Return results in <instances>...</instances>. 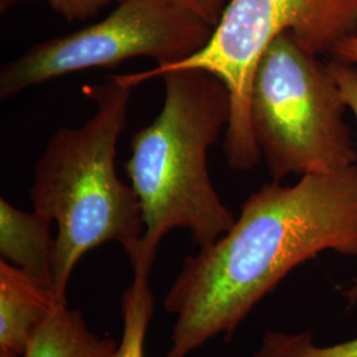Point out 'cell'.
Masks as SVG:
<instances>
[{
	"label": "cell",
	"instance_id": "8",
	"mask_svg": "<svg viewBox=\"0 0 357 357\" xmlns=\"http://www.w3.org/2000/svg\"><path fill=\"white\" fill-rule=\"evenodd\" d=\"M48 217L36 211L24 212L0 200V255L53 295L56 240Z\"/></svg>",
	"mask_w": 357,
	"mask_h": 357
},
{
	"label": "cell",
	"instance_id": "10",
	"mask_svg": "<svg viewBox=\"0 0 357 357\" xmlns=\"http://www.w3.org/2000/svg\"><path fill=\"white\" fill-rule=\"evenodd\" d=\"M150 274L134 271V280L121 296L122 340L112 357H144L146 335L153 319L155 301L149 286Z\"/></svg>",
	"mask_w": 357,
	"mask_h": 357
},
{
	"label": "cell",
	"instance_id": "6",
	"mask_svg": "<svg viewBox=\"0 0 357 357\" xmlns=\"http://www.w3.org/2000/svg\"><path fill=\"white\" fill-rule=\"evenodd\" d=\"M213 28L174 0H123L103 20L33 45L0 72V98L93 68L150 57L175 64L202 51Z\"/></svg>",
	"mask_w": 357,
	"mask_h": 357
},
{
	"label": "cell",
	"instance_id": "1",
	"mask_svg": "<svg viewBox=\"0 0 357 357\" xmlns=\"http://www.w3.org/2000/svg\"><path fill=\"white\" fill-rule=\"evenodd\" d=\"M327 250L357 257V165L265 184L229 231L187 257L163 301L175 317L165 357L229 340L293 268Z\"/></svg>",
	"mask_w": 357,
	"mask_h": 357
},
{
	"label": "cell",
	"instance_id": "12",
	"mask_svg": "<svg viewBox=\"0 0 357 357\" xmlns=\"http://www.w3.org/2000/svg\"><path fill=\"white\" fill-rule=\"evenodd\" d=\"M328 64V68L331 70L332 76L335 81L337 82L339 88L342 90L343 98L345 103L355 115L357 121V65L344 63L342 60L333 59ZM343 296L347 299L349 306H354L357 303V277L352 282V284L342 291Z\"/></svg>",
	"mask_w": 357,
	"mask_h": 357
},
{
	"label": "cell",
	"instance_id": "16",
	"mask_svg": "<svg viewBox=\"0 0 357 357\" xmlns=\"http://www.w3.org/2000/svg\"><path fill=\"white\" fill-rule=\"evenodd\" d=\"M20 1H24V0H0V4H1V13L10 10L13 6H16L17 3Z\"/></svg>",
	"mask_w": 357,
	"mask_h": 357
},
{
	"label": "cell",
	"instance_id": "3",
	"mask_svg": "<svg viewBox=\"0 0 357 357\" xmlns=\"http://www.w3.org/2000/svg\"><path fill=\"white\" fill-rule=\"evenodd\" d=\"M131 85L125 76L86 85L97 110L81 128H60L35 168L33 211L57 224L53 298L66 306V290L79 259L94 248L118 243L138 261L144 224L139 199L118 178L115 155L126 126Z\"/></svg>",
	"mask_w": 357,
	"mask_h": 357
},
{
	"label": "cell",
	"instance_id": "5",
	"mask_svg": "<svg viewBox=\"0 0 357 357\" xmlns=\"http://www.w3.org/2000/svg\"><path fill=\"white\" fill-rule=\"evenodd\" d=\"M283 32L315 56L331 54L340 41L357 35V0H229L202 51L126 79L137 85L174 69H202L222 79L231 98L227 162L233 169H250L262 158L249 113L253 76L264 52Z\"/></svg>",
	"mask_w": 357,
	"mask_h": 357
},
{
	"label": "cell",
	"instance_id": "11",
	"mask_svg": "<svg viewBox=\"0 0 357 357\" xmlns=\"http://www.w3.org/2000/svg\"><path fill=\"white\" fill-rule=\"evenodd\" d=\"M253 357H357V337L320 347L310 332H268Z\"/></svg>",
	"mask_w": 357,
	"mask_h": 357
},
{
	"label": "cell",
	"instance_id": "14",
	"mask_svg": "<svg viewBox=\"0 0 357 357\" xmlns=\"http://www.w3.org/2000/svg\"><path fill=\"white\" fill-rule=\"evenodd\" d=\"M215 29L229 0H174Z\"/></svg>",
	"mask_w": 357,
	"mask_h": 357
},
{
	"label": "cell",
	"instance_id": "13",
	"mask_svg": "<svg viewBox=\"0 0 357 357\" xmlns=\"http://www.w3.org/2000/svg\"><path fill=\"white\" fill-rule=\"evenodd\" d=\"M121 1L123 0H48L52 10L68 22L88 20L109 4Z\"/></svg>",
	"mask_w": 357,
	"mask_h": 357
},
{
	"label": "cell",
	"instance_id": "2",
	"mask_svg": "<svg viewBox=\"0 0 357 357\" xmlns=\"http://www.w3.org/2000/svg\"><path fill=\"white\" fill-rule=\"evenodd\" d=\"M160 76L163 107L132 137L126 163L144 224L132 270L147 274L153 270L159 243L171 230H190L192 241L205 248L236 222L208 172V150L229 123L228 86L202 69H174Z\"/></svg>",
	"mask_w": 357,
	"mask_h": 357
},
{
	"label": "cell",
	"instance_id": "15",
	"mask_svg": "<svg viewBox=\"0 0 357 357\" xmlns=\"http://www.w3.org/2000/svg\"><path fill=\"white\" fill-rule=\"evenodd\" d=\"M331 57L344 63L357 65V35L340 41L332 52Z\"/></svg>",
	"mask_w": 357,
	"mask_h": 357
},
{
	"label": "cell",
	"instance_id": "4",
	"mask_svg": "<svg viewBox=\"0 0 357 357\" xmlns=\"http://www.w3.org/2000/svg\"><path fill=\"white\" fill-rule=\"evenodd\" d=\"M347 110L328 64L291 32L274 38L255 68L249 103L255 143L273 181L355 166Z\"/></svg>",
	"mask_w": 357,
	"mask_h": 357
},
{
	"label": "cell",
	"instance_id": "9",
	"mask_svg": "<svg viewBox=\"0 0 357 357\" xmlns=\"http://www.w3.org/2000/svg\"><path fill=\"white\" fill-rule=\"evenodd\" d=\"M118 344L90 330L81 311L59 306L35 333L23 357H112Z\"/></svg>",
	"mask_w": 357,
	"mask_h": 357
},
{
	"label": "cell",
	"instance_id": "7",
	"mask_svg": "<svg viewBox=\"0 0 357 357\" xmlns=\"http://www.w3.org/2000/svg\"><path fill=\"white\" fill-rule=\"evenodd\" d=\"M59 307L26 273L0 261V357H23L35 333Z\"/></svg>",
	"mask_w": 357,
	"mask_h": 357
}]
</instances>
